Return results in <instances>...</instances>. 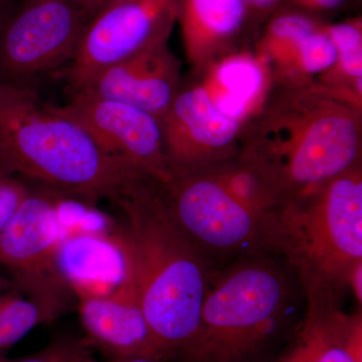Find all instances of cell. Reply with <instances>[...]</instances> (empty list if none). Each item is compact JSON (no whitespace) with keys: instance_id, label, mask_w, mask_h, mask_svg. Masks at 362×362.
Here are the masks:
<instances>
[{"instance_id":"1","label":"cell","mask_w":362,"mask_h":362,"mask_svg":"<svg viewBox=\"0 0 362 362\" xmlns=\"http://www.w3.org/2000/svg\"><path fill=\"white\" fill-rule=\"evenodd\" d=\"M361 111L312 89L273 80L240 131L238 153L290 201L361 164Z\"/></svg>"},{"instance_id":"2","label":"cell","mask_w":362,"mask_h":362,"mask_svg":"<svg viewBox=\"0 0 362 362\" xmlns=\"http://www.w3.org/2000/svg\"><path fill=\"white\" fill-rule=\"evenodd\" d=\"M114 202L126 223L117 246L132 267L150 331L166 361L181 357L199 328L209 259L177 225L158 183L136 178Z\"/></svg>"},{"instance_id":"3","label":"cell","mask_w":362,"mask_h":362,"mask_svg":"<svg viewBox=\"0 0 362 362\" xmlns=\"http://www.w3.org/2000/svg\"><path fill=\"white\" fill-rule=\"evenodd\" d=\"M0 173L86 201L115 202L139 176L98 147L85 128L28 86L0 82Z\"/></svg>"},{"instance_id":"4","label":"cell","mask_w":362,"mask_h":362,"mask_svg":"<svg viewBox=\"0 0 362 362\" xmlns=\"http://www.w3.org/2000/svg\"><path fill=\"white\" fill-rule=\"evenodd\" d=\"M303 293L297 270L284 256L235 259L214 272L201 318L185 362H255L265 356L294 319Z\"/></svg>"},{"instance_id":"5","label":"cell","mask_w":362,"mask_h":362,"mask_svg":"<svg viewBox=\"0 0 362 362\" xmlns=\"http://www.w3.org/2000/svg\"><path fill=\"white\" fill-rule=\"evenodd\" d=\"M159 187L177 225L209 261L289 255L282 221L238 201L209 168L170 171Z\"/></svg>"},{"instance_id":"6","label":"cell","mask_w":362,"mask_h":362,"mask_svg":"<svg viewBox=\"0 0 362 362\" xmlns=\"http://www.w3.org/2000/svg\"><path fill=\"white\" fill-rule=\"evenodd\" d=\"M282 223L297 273L344 291L350 268L362 259L361 164L293 202Z\"/></svg>"},{"instance_id":"7","label":"cell","mask_w":362,"mask_h":362,"mask_svg":"<svg viewBox=\"0 0 362 362\" xmlns=\"http://www.w3.org/2000/svg\"><path fill=\"white\" fill-rule=\"evenodd\" d=\"M61 199L51 192H32L0 230V265L18 291L57 319L68 308L74 291L61 254Z\"/></svg>"},{"instance_id":"8","label":"cell","mask_w":362,"mask_h":362,"mask_svg":"<svg viewBox=\"0 0 362 362\" xmlns=\"http://www.w3.org/2000/svg\"><path fill=\"white\" fill-rule=\"evenodd\" d=\"M90 20L85 0H23L0 25V82L26 86L70 64Z\"/></svg>"},{"instance_id":"9","label":"cell","mask_w":362,"mask_h":362,"mask_svg":"<svg viewBox=\"0 0 362 362\" xmlns=\"http://www.w3.org/2000/svg\"><path fill=\"white\" fill-rule=\"evenodd\" d=\"M177 9L178 0H124L100 11L88 23L66 70L73 92L108 66L168 40Z\"/></svg>"},{"instance_id":"10","label":"cell","mask_w":362,"mask_h":362,"mask_svg":"<svg viewBox=\"0 0 362 362\" xmlns=\"http://www.w3.org/2000/svg\"><path fill=\"white\" fill-rule=\"evenodd\" d=\"M59 107L119 165L158 185L168 180L163 132L157 117L85 90L74 93L71 101Z\"/></svg>"},{"instance_id":"11","label":"cell","mask_w":362,"mask_h":362,"mask_svg":"<svg viewBox=\"0 0 362 362\" xmlns=\"http://www.w3.org/2000/svg\"><path fill=\"white\" fill-rule=\"evenodd\" d=\"M160 122L169 173L209 168L239 151L243 123L218 111L202 81L181 86Z\"/></svg>"},{"instance_id":"12","label":"cell","mask_w":362,"mask_h":362,"mask_svg":"<svg viewBox=\"0 0 362 362\" xmlns=\"http://www.w3.org/2000/svg\"><path fill=\"white\" fill-rule=\"evenodd\" d=\"M120 252L122 277L113 291L76 295L86 340L111 359L166 361L145 318L129 259Z\"/></svg>"},{"instance_id":"13","label":"cell","mask_w":362,"mask_h":362,"mask_svg":"<svg viewBox=\"0 0 362 362\" xmlns=\"http://www.w3.org/2000/svg\"><path fill=\"white\" fill-rule=\"evenodd\" d=\"M306 310L272 362H362V314L343 311L342 291L300 276Z\"/></svg>"},{"instance_id":"14","label":"cell","mask_w":362,"mask_h":362,"mask_svg":"<svg viewBox=\"0 0 362 362\" xmlns=\"http://www.w3.org/2000/svg\"><path fill=\"white\" fill-rule=\"evenodd\" d=\"M168 42L150 45L108 66L78 90L132 105L161 120L181 88L180 62Z\"/></svg>"},{"instance_id":"15","label":"cell","mask_w":362,"mask_h":362,"mask_svg":"<svg viewBox=\"0 0 362 362\" xmlns=\"http://www.w3.org/2000/svg\"><path fill=\"white\" fill-rule=\"evenodd\" d=\"M188 62L197 76L233 54L247 32L245 0H178L177 21Z\"/></svg>"},{"instance_id":"16","label":"cell","mask_w":362,"mask_h":362,"mask_svg":"<svg viewBox=\"0 0 362 362\" xmlns=\"http://www.w3.org/2000/svg\"><path fill=\"white\" fill-rule=\"evenodd\" d=\"M206 168L233 197L259 214L281 220L293 202L261 168L239 153Z\"/></svg>"},{"instance_id":"17","label":"cell","mask_w":362,"mask_h":362,"mask_svg":"<svg viewBox=\"0 0 362 362\" xmlns=\"http://www.w3.org/2000/svg\"><path fill=\"white\" fill-rule=\"evenodd\" d=\"M230 54L199 75L211 96L223 95L251 112L261 103L270 80L266 66L249 54Z\"/></svg>"},{"instance_id":"18","label":"cell","mask_w":362,"mask_h":362,"mask_svg":"<svg viewBox=\"0 0 362 362\" xmlns=\"http://www.w3.org/2000/svg\"><path fill=\"white\" fill-rule=\"evenodd\" d=\"M337 51L335 66L326 71L327 82L323 84L343 87V80L350 84L362 82V33L361 18L326 25Z\"/></svg>"},{"instance_id":"19","label":"cell","mask_w":362,"mask_h":362,"mask_svg":"<svg viewBox=\"0 0 362 362\" xmlns=\"http://www.w3.org/2000/svg\"><path fill=\"white\" fill-rule=\"evenodd\" d=\"M296 59L298 76L305 86H309L308 77L326 73L335 66L337 47L326 30V23L298 42Z\"/></svg>"},{"instance_id":"20","label":"cell","mask_w":362,"mask_h":362,"mask_svg":"<svg viewBox=\"0 0 362 362\" xmlns=\"http://www.w3.org/2000/svg\"><path fill=\"white\" fill-rule=\"evenodd\" d=\"M90 352L92 347L86 338H64L32 356L11 362H84L90 356Z\"/></svg>"},{"instance_id":"21","label":"cell","mask_w":362,"mask_h":362,"mask_svg":"<svg viewBox=\"0 0 362 362\" xmlns=\"http://www.w3.org/2000/svg\"><path fill=\"white\" fill-rule=\"evenodd\" d=\"M28 192L20 180L0 173V230L13 218Z\"/></svg>"},{"instance_id":"22","label":"cell","mask_w":362,"mask_h":362,"mask_svg":"<svg viewBox=\"0 0 362 362\" xmlns=\"http://www.w3.org/2000/svg\"><path fill=\"white\" fill-rule=\"evenodd\" d=\"M247 9V32H259L274 13L283 6L284 0H245Z\"/></svg>"},{"instance_id":"23","label":"cell","mask_w":362,"mask_h":362,"mask_svg":"<svg viewBox=\"0 0 362 362\" xmlns=\"http://www.w3.org/2000/svg\"><path fill=\"white\" fill-rule=\"evenodd\" d=\"M286 0L283 2L285 4ZM293 6L291 8L303 11L305 13L314 14L330 13L341 9L350 0H288Z\"/></svg>"},{"instance_id":"24","label":"cell","mask_w":362,"mask_h":362,"mask_svg":"<svg viewBox=\"0 0 362 362\" xmlns=\"http://www.w3.org/2000/svg\"><path fill=\"white\" fill-rule=\"evenodd\" d=\"M346 288H349L354 298H356L357 304L361 307L362 304V259L357 261L354 266L350 268L346 278Z\"/></svg>"},{"instance_id":"25","label":"cell","mask_w":362,"mask_h":362,"mask_svg":"<svg viewBox=\"0 0 362 362\" xmlns=\"http://www.w3.org/2000/svg\"><path fill=\"white\" fill-rule=\"evenodd\" d=\"M121 1H124V0H85V4L88 11H89L90 18H93L105 7L118 4V2Z\"/></svg>"},{"instance_id":"26","label":"cell","mask_w":362,"mask_h":362,"mask_svg":"<svg viewBox=\"0 0 362 362\" xmlns=\"http://www.w3.org/2000/svg\"><path fill=\"white\" fill-rule=\"evenodd\" d=\"M11 11V0H0V25L6 20Z\"/></svg>"},{"instance_id":"27","label":"cell","mask_w":362,"mask_h":362,"mask_svg":"<svg viewBox=\"0 0 362 362\" xmlns=\"http://www.w3.org/2000/svg\"><path fill=\"white\" fill-rule=\"evenodd\" d=\"M84 362H156L153 361H150V359L145 358H125V359H111V361H100L95 359L94 357L90 356L88 357L87 359Z\"/></svg>"}]
</instances>
